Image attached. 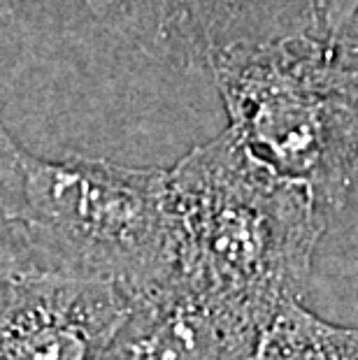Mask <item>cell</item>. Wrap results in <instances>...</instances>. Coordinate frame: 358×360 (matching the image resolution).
Returning <instances> with one entry per match:
<instances>
[{
    "instance_id": "obj_2",
    "label": "cell",
    "mask_w": 358,
    "mask_h": 360,
    "mask_svg": "<svg viewBox=\"0 0 358 360\" xmlns=\"http://www.w3.org/2000/svg\"><path fill=\"white\" fill-rule=\"evenodd\" d=\"M0 210L42 272L110 281L142 297L177 267L165 167L30 154L0 121Z\"/></svg>"
},
{
    "instance_id": "obj_3",
    "label": "cell",
    "mask_w": 358,
    "mask_h": 360,
    "mask_svg": "<svg viewBox=\"0 0 358 360\" xmlns=\"http://www.w3.org/2000/svg\"><path fill=\"white\" fill-rule=\"evenodd\" d=\"M207 70L242 149L335 217L358 177L354 44L326 33L272 37L219 51Z\"/></svg>"
},
{
    "instance_id": "obj_13",
    "label": "cell",
    "mask_w": 358,
    "mask_h": 360,
    "mask_svg": "<svg viewBox=\"0 0 358 360\" xmlns=\"http://www.w3.org/2000/svg\"><path fill=\"white\" fill-rule=\"evenodd\" d=\"M0 121H3V119H0Z\"/></svg>"
},
{
    "instance_id": "obj_9",
    "label": "cell",
    "mask_w": 358,
    "mask_h": 360,
    "mask_svg": "<svg viewBox=\"0 0 358 360\" xmlns=\"http://www.w3.org/2000/svg\"><path fill=\"white\" fill-rule=\"evenodd\" d=\"M358 10V0H328L324 14V33L335 35Z\"/></svg>"
},
{
    "instance_id": "obj_5",
    "label": "cell",
    "mask_w": 358,
    "mask_h": 360,
    "mask_svg": "<svg viewBox=\"0 0 358 360\" xmlns=\"http://www.w3.org/2000/svg\"><path fill=\"white\" fill-rule=\"evenodd\" d=\"M131 309L110 281L58 272L0 281V360H103Z\"/></svg>"
},
{
    "instance_id": "obj_6",
    "label": "cell",
    "mask_w": 358,
    "mask_h": 360,
    "mask_svg": "<svg viewBox=\"0 0 358 360\" xmlns=\"http://www.w3.org/2000/svg\"><path fill=\"white\" fill-rule=\"evenodd\" d=\"M263 328L177 281L135 297L110 354L117 360H254Z\"/></svg>"
},
{
    "instance_id": "obj_12",
    "label": "cell",
    "mask_w": 358,
    "mask_h": 360,
    "mask_svg": "<svg viewBox=\"0 0 358 360\" xmlns=\"http://www.w3.org/2000/svg\"><path fill=\"white\" fill-rule=\"evenodd\" d=\"M103 360H117V358H114L112 354H110V351H108V354H105V358Z\"/></svg>"
},
{
    "instance_id": "obj_1",
    "label": "cell",
    "mask_w": 358,
    "mask_h": 360,
    "mask_svg": "<svg viewBox=\"0 0 358 360\" xmlns=\"http://www.w3.org/2000/svg\"><path fill=\"white\" fill-rule=\"evenodd\" d=\"M174 281L261 328L302 300L328 217L300 186L249 156L231 130L167 170Z\"/></svg>"
},
{
    "instance_id": "obj_11",
    "label": "cell",
    "mask_w": 358,
    "mask_h": 360,
    "mask_svg": "<svg viewBox=\"0 0 358 360\" xmlns=\"http://www.w3.org/2000/svg\"><path fill=\"white\" fill-rule=\"evenodd\" d=\"M12 3H14V0H0V21H3L5 17H10Z\"/></svg>"
},
{
    "instance_id": "obj_8",
    "label": "cell",
    "mask_w": 358,
    "mask_h": 360,
    "mask_svg": "<svg viewBox=\"0 0 358 360\" xmlns=\"http://www.w3.org/2000/svg\"><path fill=\"white\" fill-rule=\"evenodd\" d=\"M42 272L24 233L0 210V281Z\"/></svg>"
},
{
    "instance_id": "obj_10",
    "label": "cell",
    "mask_w": 358,
    "mask_h": 360,
    "mask_svg": "<svg viewBox=\"0 0 358 360\" xmlns=\"http://www.w3.org/2000/svg\"><path fill=\"white\" fill-rule=\"evenodd\" d=\"M333 37H340V40H345V42H349V44H354V47L358 49V10L352 14V19H349L347 24L342 26Z\"/></svg>"
},
{
    "instance_id": "obj_7",
    "label": "cell",
    "mask_w": 358,
    "mask_h": 360,
    "mask_svg": "<svg viewBox=\"0 0 358 360\" xmlns=\"http://www.w3.org/2000/svg\"><path fill=\"white\" fill-rule=\"evenodd\" d=\"M254 360H358V328L335 326L286 302L268 321Z\"/></svg>"
},
{
    "instance_id": "obj_4",
    "label": "cell",
    "mask_w": 358,
    "mask_h": 360,
    "mask_svg": "<svg viewBox=\"0 0 358 360\" xmlns=\"http://www.w3.org/2000/svg\"><path fill=\"white\" fill-rule=\"evenodd\" d=\"M101 24L163 63L205 68L235 44L324 33L328 0H84Z\"/></svg>"
}]
</instances>
